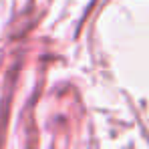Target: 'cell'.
Masks as SVG:
<instances>
[]
</instances>
